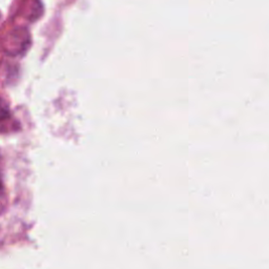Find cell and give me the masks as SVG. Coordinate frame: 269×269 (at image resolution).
Segmentation results:
<instances>
[{
    "label": "cell",
    "instance_id": "1",
    "mask_svg": "<svg viewBox=\"0 0 269 269\" xmlns=\"http://www.w3.org/2000/svg\"><path fill=\"white\" fill-rule=\"evenodd\" d=\"M30 44V34L26 29L18 28L5 36L3 39V50L10 56H19L28 51Z\"/></svg>",
    "mask_w": 269,
    "mask_h": 269
},
{
    "label": "cell",
    "instance_id": "2",
    "mask_svg": "<svg viewBox=\"0 0 269 269\" xmlns=\"http://www.w3.org/2000/svg\"><path fill=\"white\" fill-rule=\"evenodd\" d=\"M9 116V105L2 98H0V120L5 119Z\"/></svg>",
    "mask_w": 269,
    "mask_h": 269
},
{
    "label": "cell",
    "instance_id": "3",
    "mask_svg": "<svg viewBox=\"0 0 269 269\" xmlns=\"http://www.w3.org/2000/svg\"><path fill=\"white\" fill-rule=\"evenodd\" d=\"M0 188H1V184H0Z\"/></svg>",
    "mask_w": 269,
    "mask_h": 269
}]
</instances>
